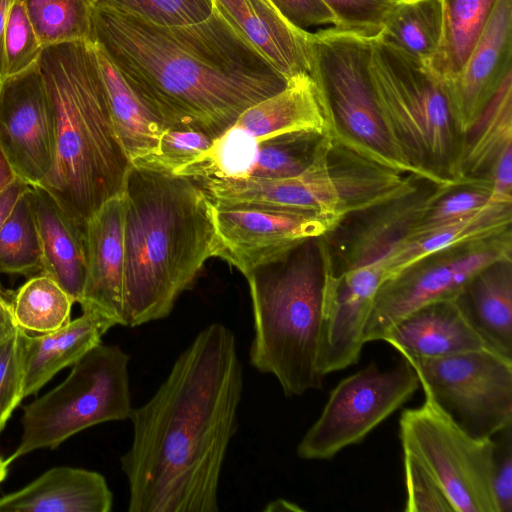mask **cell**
Here are the masks:
<instances>
[{
    "label": "cell",
    "mask_w": 512,
    "mask_h": 512,
    "mask_svg": "<svg viewBox=\"0 0 512 512\" xmlns=\"http://www.w3.org/2000/svg\"><path fill=\"white\" fill-rule=\"evenodd\" d=\"M18 328L13 314L12 302L8 300L0 288V340L12 334Z\"/></svg>",
    "instance_id": "obj_46"
},
{
    "label": "cell",
    "mask_w": 512,
    "mask_h": 512,
    "mask_svg": "<svg viewBox=\"0 0 512 512\" xmlns=\"http://www.w3.org/2000/svg\"><path fill=\"white\" fill-rule=\"evenodd\" d=\"M442 33L438 48L427 63L442 81L453 80L464 66L498 0H440Z\"/></svg>",
    "instance_id": "obj_28"
},
{
    "label": "cell",
    "mask_w": 512,
    "mask_h": 512,
    "mask_svg": "<svg viewBox=\"0 0 512 512\" xmlns=\"http://www.w3.org/2000/svg\"><path fill=\"white\" fill-rule=\"evenodd\" d=\"M29 186L25 181L17 177L0 193V228L10 216L18 199Z\"/></svg>",
    "instance_id": "obj_45"
},
{
    "label": "cell",
    "mask_w": 512,
    "mask_h": 512,
    "mask_svg": "<svg viewBox=\"0 0 512 512\" xmlns=\"http://www.w3.org/2000/svg\"><path fill=\"white\" fill-rule=\"evenodd\" d=\"M243 371L233 332L213 323L175 360L154 395L133 408L121 456L129 512H218V488L238 427Z\"/></svg>",
    "instance_id": "obj_1"
},
{
    "label": "cell",
    "mask_w": 512,
    "mask_h": 512,
    "mask_svg": "<svg viewBox=\"0 0 512 512\" xmlns=\"http://www.w3.org/2000/svg\"><path fill=\"white\" fill-rule=\"evenodd\" d=\"M398 0H322L332 12L334 27L367 38L381 34Z\"/></svg>",
    "instance_id": "obj_38"
},
{
    "label": "cell",
    "mask_w": 512,
    "mask_h": 512,
    "mask_svg": "<svg viewBox=\"0 0 512 512\" xmlns=\"http://www.w3.org/2000/svg\"><path fill=\"white\" fill-rule=\"evenodd\" d=\"M399 419L403 453L437 481L455 512H497L492 490L493 438H474L427 394Z\"/></svg>",
    "instance_id": "obj_9"
},
{
    "label": "cell",
    "mask_w": 512,
    "mask_h": 512,
    "mask_svg": "<svg viewBox=\"0 0 512 512\" xmlns=\"http://www.w3.org/2000/svg\"><path fill=\"white\" fill-rule=\"evenodd\" d=\"M512 72V0L495 9L459 74L446 82L451 114L462 137Z\"/></svg>",
    "instance_id": "obj_16"
},
{
    "label": "cell",
    "mask_w": 512,
    "mask_h": 512,
    "mask_svg": "<svg viewBox=\"0 0 512 512\" xmlns=\"http://www.w3.org/2000/svg\"><path fill=\"white\" fill-rule=\"evenodd\" d=\"M512 145V72L461 137L457 161L460 181L489 172L501 152Z\"/></svg>",
    "instance_id": "obj_26"
},
{
    "label": "cell",
    "mask_w": 512,
    "mask_h": 512,
    "mask_svg": "<svg viewBox=\"0 0 512 512\" xmlns=\"http://www.w3.org/2000/svg\"><path fill=\"white\" fill-rule=\"evenodd\" d=\"M99 0H22L43 47L91 42L93 9Z\"/></svg>",
    "instance_id": "obj_31"
},
{
    "label": "cell",
    "mask_w": 512,
    "mask_h": 512,
    "mask_svg": "<svg viewBox=\"0 0 512 512\" xmlns=\"http://www.w3.org/2000/svg\"><path fill=\"white\" fill-rule=\"evenodd\" d=\"M16 178V173L0 147V193Z\"/></svg>",
    "instance_id": "obj_48"
},
{
    "label": "cell",
    "mask_w": 512,
    "mask_h": 512,
    "mask_svg": "<svg viewBox=\"0 0 512 512\" xmlns=\"http://www.w3.org/2000/svg\"><path fill=\"white\" fill-rule=\"evenodd\" d=\"M9 465H10V463L8 462V460L4 459L0 455V483L4 481V479L6 478V476L8 474Z\"/></svg>",
    "instance_id": "obj_50"
},
{
    "label": "cell",
    "mask_w": 512,
    "mask_h": 512,
    "mask_svg": "<svg viewBox=\"0 0 512 512\" xmlns=\"http://www.w3.org/2000/svg\"><path fill=\"white\" fill-rule=\"evenodd\" d=\"M42 253L29 188L0 228V273L31 277L41 272Z\"/></svg>",
    "instance_id": "obj_32"
},
{
    "label": "cell",
    "mask_w": 512,
    "mask_h": 512,
    "mask_svg": "<svg viewBox=\"0 0 512 512\" xmlns=\"http://www.w3.org/2000/svg\"><path fill=\"white\" fill-rule=\"evenodd\" d=\"M0 88H1V81H0Z\"/></svg>",
    "instance_id": "obj_51"
},
{
    "label": "cell",
    "mask_w": 512,
    "mask_h": 512,
    "mask_svg": "<svg viewBox=\"0 0 512 512\" xmlns=\"http://www.w3.org/2000/svg\"><path fill=\"white\" fill-rule=\"evenodd\" d=\"M492 438V490L497 512H512V424Z\"/></svg>",
    "instance_id": "obj_42"
},
{
    "label": "cell",
    "mask_w": 512,
    "mask_h": 512,
    "mask_svg": "<svg viewBox=\"0 0 512 512\" xmlns=\"http://www.w3.org/2000/svg\"><path fill=\"white\" fill-rule=\"evenodd\" d=\"M371 74L388 134L417 178L456 187L459 135L446 82L381 35L371 43Z\"/></svg>",
    "instance_id": "obj_6"
},
{
    "label": "cell",
    "mask_w": 512,
    "mask_h": 512,
    "mask_svg": "<svg viewBox=\"0 0 512 512\" xmlns=\"http://www.w3.org/2000/svg\"><path fill=\"white\" fill-rule=\"evenodd\" d=\"M115 325L101 313L83 308L79 317L53 332L36 335L22 330L24 397L36 395L56 373L99 345Z\"/></svg>",
    "instance_id": "obj_22"
},
{
    "label": "cell",
    "mask_w": 512,
    "mask_h": 512,
    "mask_svg": "<svg viewBox=\"0 0 512 512\" xmlns=\"http://www.w3.org/2000/svg\"><path fill=\"white\" fill-rule=\"evenodd\" d=\"M11 302L18 327L36 335L66 325L71 320V309L75 304L56 281L42 273L29 277Z\"/></svg>",
    "instance_id": "obj_30"
},
{
    "label": "cell",
    "mask_w": 512,
    "mask_h": 512,
    "mask_svg": "<svg viewBox=\"0 0 512 512\" xmlns=\"http://www.w3.org/2000/svg\"><path fill=\"white\" fill-rule=\"evenodd\" d=\"M43 49L22 0H13L7 12L4 28V78L16 75L36 64Z\"/></svg>",
    "instance_id": "obj_37"
},
{
    "label": "cell",
    "mask_w": 512,
    "mask_h": 512,
    "mask_svg": "<svg viewBox=\"0 0 512 512\" xmlns=\"http://www.w3.org/2000/svg\"><path fill=\"white\" fill-rule=\"evenodd\" d=\"M419 387L416 371L406 358L383 371L372 361L332 389L320 416L299 442L298 457L330 460L344 448L361 443Z\"/></svg>",
    "instance_id": "obj_11"
},
{
    "label": "cell",
    "mask_w": 512,
    "mask_h": 512,
    "mask_svg": "<svg viewBox=\"0 0 512 512\" xmlns=\"http://www.w3.org/2000/svg\"><path fill=\"white\" fill-rule=\"evenodd\" d=\"M254 337L249 362L273 375L285 396L320 389L326 267L317 238L247 274Z\"/></svg>",
    "instance_id": "obj_5"
},
{
    "label": "cell",
    "mask_w": 512,
    "mask_h": 512,
    "mask_svg": "<svg viewBox=\"0 0 512 512\" xmlns=\"http://www.w3.org/2000/svg\"><path fill=\"white\" fill-rule=\"evenodd\" d=\"M129 360L119 345L101 342L72 365L64 381L24 405L22 435L8 462L37 449H55L89 427L129 419Z\"/></svg>",
    "instance_id": "obj_8"
},
{
    "label": "cell",
    "mask_w": 512,
    "mask_h": 512,
    "mask_svg": "<svg viewBox=\"0 0 512 512\" xmlns=\"http://www.w3.org/2000/svg\"><path fill=\"white\" fill-rule=\"evenodd\" d=\"M319 137L311 133H289L260 141L249 177L280 179L301 174L309 166L319 140L314 144L312 141Z\"/></svg>",
    "instance_id": "obj_34"
},
{
    "label": "cell",
    "mask_w": 512,
    "mask_h": 512,
    "mask_svg": "<svg viewBox=\"0 0 512 512\" xmlns=\"http://www.w3.org/2000/svg\"><path fill=\"white\" fill-rule=\"evenodd\" d=\"M94 47L113 125L132 163L156 151L164 130L108 57L96 45Z\"/></svg>",
    "instance_id": "obj_27"
},
{
    "label": "cell",
    "mask_w": 512,
    "mask_h": 512,
    "mask_svg": "<svg viewBox=\"0 0 512 512\" xmlns=\"http://www.w3.org/2000/svg\"><path fill=\"white\" fill-rule=\"evenodd\" d=\"M210 136L193 130H164L155 152L133 161L132 166L175 174L206 152L213 143Z\"/></svg>",
    "instance_id": "obj_36"
},
{
    "label": "cell",
    "mask_w": 512,
    "mask_h": 512,
    "mask_svg": "<svg viewBox=\"0 0 512 512\" xmlns=\"http://www.w3.org/2000/svg\"><path fill=\"white\" fill-rule=\"evenodd\" d=\"M401 355L424 394L472 437L492 438L512 424V360L486 348L440 358Z\"/></svg>",
    "instance_id": "obj_10"
},
{
    "label": "cell",
    "mask_w": 512,
    "mask_h": 512,
    "mask_svg": "<svg viewBox=\"0 0 512 512\" xmlns=\"http://www.w3.org/2000/svg\"><path fill=\"white\" fill-rule=\"evenodd\" d=\"M264 511H303V509L297 504L287 501L285 499H277L267 504Z\"/></svg>",
    "instance_id": "obj_49"
},
{
    "label": "cell",
    "mask_w": 512,
    "mask_h": 512,
    "mask_svg": "<svg viewBox=\"0 0 512 512\" xmlns=\"http://www.w3.org/2000/svg\"><path fill=\"white\" fill-rule=\"evenodd\" d=\"M22 329L0 340V431L24 397Z\"/></svg>",
    "instance_id": "obj_39"
},
{
    "label": "cell",
    "mask_w": 512,
    "mask_h": 512,
    "mask_svg": "<svg viewBox=\"0 0 512 512\" xmlns=\"http://www.w3.org/2000/svg\"><path fill=\"white\" fill-rule=\"evenodd\" d=\"M386 257L330 273L326 268L319 368L327 374L358 363L374 298L384 283ZM326 267V265H325Z\"/></svg>",
    "instance_id": "obj_15"
},
{
    "label": "cell",
    "mask_w": 512,
    "mask_h": 512,
    "mask_svg": "<svg viewBox=\"0 0 512 512\" xmlns=\"http://www.w3.org/2000/svg\"><path fill=\"white\" fill-rule=\"evenodd\" d=\"M13 0H0V81L5 77L4 28L8 9Z\"/></svg>",
    "instance_id": "obj_47"
},
{
    "label": "cell",
    "mask_w": 512,
    "mask_h": 512,
    "mask_svg": "<svg viewBox=\"0 0 512 512\" xmlns=\"http://www.w3.org/2000/svg\"><path fill=\"white\" fill-rule=\"evenodd\" d=\"M236 30L288 81L309 74L310 32L290 23L270 0H213Z\"/></svg>",
    "instance_id": "obj_18"
},
{
    "label": "cell",
    "mask_w": 512,
    "mask_h": 512,
    "mask_svg": "<svg viewBox=\"0 0 512 512\" xmlns=\"http://www.w3.org/2000/svg\"><path fill=\"white\" fill-rule=\"evenodd\" d=\"M511 259L499 261L475 275L454 298L485 346L512 360Z\"/></svg>",
    "instance_id": "obj_23"
},
{
    "label": "cell",
    "mask_w": 512,
    "mask_h": 512,
    "mask_svg": "<svg viewBox=\"0 0 512 512\" xmlns=\"http://www.w3.org/2000/svg\"><path fill=\"white\" fill-rule=\"evenodd\" d=\"M511 205L490 204L470 217L406 235L385 258L384 283L439 252L503 234L511 223Z\"/></svg>",
    "instance_id": "obj_24"
},
{
    "label": "cell",
    "mask_w": 512,
    "mask_h": 512,
    "mask_svg": "<svg viewBox=\"0 0 512 512\" xmlns=\"http://www.w3.org/2000/svg\"><path fill=\"white\" fill-rule=\"evenodd\" d=\"M125 192L105 202L85 226L87 268L81 308L124 322Z\"/></svg>",
    "instance_id": "obj_17"
},
{
    "label": "cell",
    "mask_w": 512,
    "mask_h": 512,
    "mask_svg": "<svg viewBox=\"0 0 512 512\" xmlns=\"http://www.w3.org/2000/svg\"><path fill=\"white\" fill-rule=\"evenodd\" d=\"M504 244L480 247L455 259L410 271L378 290L365 327L364 343L382 340L386 331L409 313L436 301L454 299L464 286L490 265L509 260Z\"/></svg>",
    "instance_id": "obj_14"
},
{
    "label": "cell",
    "mask_w": 512,
    "mask_h": 512,
    "mask_svg": "<svg viewBox=\"0 0 512 512\" xmlns=\"http://www.w3.org/2000/svg\"><path fill=\"white\" fill-rule=\"evenodd\" d=\"M490 202L512 204V145L507 146L490 170Z\"/></svg>",
    "instance_id": "obj_44"
},
{
    "label": "cell",
    "mask_w": 512,
    "mask_h": 512,
    "mask_svg": "<svg viewBox=\"0 0 512 512\" xmlns=\"http://www.w3.org/2000/svg\"><path fill=\"white\" fill-rule=\"evenodd\" d=\"M259 141L237 125L213 140L211 147L174 175L192 178H247L254 167Z\"/></svg>",
    "instance_id": "obj_33"
},
{
    "label": "cell",
    "mask_w": 512,
    "mask_h": 512,
    "mask_svg": "<svg viewBox=\"0 0 512 512\" xmlns=\"http://www.w3.org/2000/svg\"><path fill=\"white\" fill-rule=\"evenodd\" d=\"M41 244V272L80 303L86 268L85 227L76 223L42 186H30Z\"/></svg>",
    "instance_id": "obj_20"
},
{
    "label": "cell",
    "mask_w": 512,
    "mask_h": 512,
    "mask_svg": "<svg viewBox=\"0 0 512 512\" xmlns=\"http://www.w3.org/2000/svg\"><path fill=\"white\" fill-rule=\"evenodd\" d=\"M54 111L38 62L4 78L0 88V147L17 177L40 185L55 158Z\"/></svg>",
    "instance_id": "obj_12"
},
{
    "label": "cell",
    "mask_w": 512,
    "mask_h": 512,
    "mask_svg": "<svg viewBox=\"0 0 512 512\" xmlns=\"http://www.w3.org/2000/svg\"><path fill=\"white\" fill-rule=\"evenodd\" d=\"M216 253L244 276L336 224L319 215L266 208H214Z\"/></svg>",
    "instance_id": "obj_13"
},
{
    "label": "cell",
    "mask_w": 512,
    "mask_h": 512,
    "mask_svg": "<svg viewBox=\"0 0 512 512\" xmlns=\"http://www.w3.org/2000/svg\"><path fill=\"white\" fill-rule=\"evenodd\" d=\"M405 512H455L431 474L411 455L403 453Z\"/></svg>",
    "instance_id": "obj_41"
},
{
    "label": "cell",
    "mask_w": 512,
    "mask_h": 512,
    "mask_svg": "<svg viewBox=\"0 0 512 512\" xmlns=\"http://www.w3.org/2000/svg\"><path fill=\"white\" fill-rule=\"evenodd\" d=\"M235 125L259 142L289 133H328L324 108L309 74L293 77L283 90L249 107Z\"/></svg>",
    "instance_id": "obj_25"
},
{
    "label": "cell",
    "mask_w": 512,
    "mask_h": 512,
    "mask_svg": "<svg viewBox=\"0 0 512 512\" xmlns=\"http://www.w3.org/2000/svg\"><path fill=\"white\" fill-rule=\"evenodd\" d=\"M372 39L334 26L310 32L309 76L324 108L327 134L371 163L416 177L395 148L377 104Z\"/></svg>",
    "instance_id": "obj_7"
},
{
    "label": "cell",
    "mask_w": 512,
    "mask_h": 512,
    "mask_svg": "<svg viewBox=\"0 0 512 512\" xmlns=\"http://www.w3.org/2000/svg\"><path fill=\"white\" fill-rule=\"evenodd\" d=\"M124 192V322L169 316L215 257V205L192 177L129 169Z\"/></svg>",
    "instance_id": "obj_3"
},
{
    "label": "cell",
    "mask_w": 512,
    "mask_h": 512,
    "mask_svg": "<svg viewBox=\"0 0 512 512\" xmlns=\"http://www.w3.org/2000/svg\"><path fill=\"white\" fill-rule=\"evenodd\" d=\"M294 26L309 27L335 23V18L322 0H270Z\"/></svg>",
    "instance_id": "obj_43"
},
{
    "label": "cell",
    "mask_w": 512,
    "mask_h": 512,
    "mask_svg": "<svg viewBox=\"0 0 512 512\" xmlns=\"http://www.w3.org/2000/svg\"><path fill=\"white\" fill-rule=\"evenodd\" d=\"M119 11L160 26H183L206 20L213 0H99Z\"/></svg>",
    "instance_id": "obj_35"
},
{
    "label": "cell",
    "mask_w": 512,
    "mask_h": 512,
    "mask_svg": "<svg viewBox=\"0 0 512 512\" xmlns=\"http://www.w3.org/2000/svg\"><path fill=\"white\" fill-rule=\"evenodd\" d=\"M113 494L96 471L53 467L23 488L0 497V512H109Z\"/></svg>",
    "instance_id": "obj_19"
},
{
    "label": "cell",
    "mask_w": 512,
    "mask_h": 512,
    "mask_svg": "<svg viewBox=\"0 0 512 512\" xmlns=\"http://www.w3.org/2000/svg\"><path fill=\"white\" fill-rule=\"evenodd\" d=\"M400 354L440 358L488 349L454 299L427 304L393 324L384 334Z\"/></svg>",
    "instance_id": "obj_21"
},
{
    "label": "cell",
    "mask_w": 512,
    "mask_h": 512,
    "mask_svg": "<svg viewBox=\"0 0 512 512\" xmlns=\"http://www.w3.org/2000/svg\"><path fill=\"white\" fill-rule=\"evenodd\" d=\"M442 33L440 0H398L386 18L381 37L427 65Z\"/></svg>",
    "instance_id": "obj_29"
},
{
    "label": "cell",
    "mask_w": 512,
    "mask_h": 512,
    "mask_svg": "<svg viewBox=\"0 0 512 512\" xmlns=\"http://www.w3.org/2000/svg\"><path fill=\"white\" fill-rule=\"evenodd\" d=\"M38 65L56 124L54 164L40 186L85 227L124 192L132 164L113 125L94 44L46 46Z\"/></svg>",
    "instance_id": "obj_4"
},
{
    "label": "cell",
    "mask_w": 512,
    "mask_h": 512,
    "mask_svg": "<svg viewBox=\"0 0 512 512\" xmlns=\"http://www.w3.org/2000/svg\"><path fill=\"white\" fill-rule=\"evenodd\" d=\"M490 204L493 203L490 202L489 185L479 184L453 193L448 191L434 202L409 234L470 217Z\"/></svg>",
    "instance_id": "obj_40"
},
{
    "label": "cell",
    "mask_w": 512,
    "mask_h": 512,
    "mask_svg": "<svg viewBox=\"0 0 512 512\" xmlns=\"http://www.w3.org/2000/svg\"><path fill=\"white\" fill-rule=\"evenodd\" d=\"M91 42L163 130L215 139L288 83L215 4L204 21L160 26L98 1Z\"/></svg>",
    "instance_id": "obj_2"
}]
</instances>
